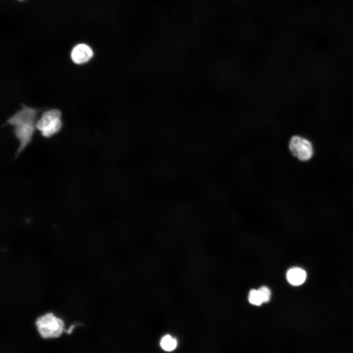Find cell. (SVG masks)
I'll list each match as a JSON object with an SVG mask.
<instances>
[{"label": "cell", "mask_w": 353, "mask_h": 353, "mask_svg": "<svg viewBox=\"0 0 353 353\" xmlns=\"http://www.w3.org/2000/svg\"><path fill=\"white\" fill-rule=\"evenodd\" d=\"M35 324L39 334L44 338L59 337L63 332L64 326L61 319L51 313L38 317Z\"/></svg>", "instance_id": "3957f363"}, {"label": "cell", "mask_w": 353, "mask_h": 353, "mask_svg": "<svg viewBox=\"0 0 353 353\" xmlns=\"http://www.w3.org/2000/svg\"><path fill=\"white\" fill-rule=\"evenodd\" d=\"M161 347L165 351H172L177 346L176 340L170 335L163 336L160 341Z\"/></svg>", "instance_id": "52a82bcc"}, {"label": "cell", "mask_w": 353, "mask_h": 353, "mask_svg": "<svg viewBox=\"0 0 353 353\" xmlns=\"http://www.w3.org/2000/svg\"><path fill=\"white\" fill-rule=\"evenodd\" d=\"M61 112L57 109H51L44 112L36 123V128L42 136L50 137L57 133L62 128Z\"/></svg>", "instance_id": "7a4b0ae2"}, {"label": "cell", "mask_w": 353, "mask_h": 353, "mask_svg": "<svg viewBox=\"0 0 353 353\" xmlns=\"http://www.w3.org/2000/svg\"><path fill=\"white\" fill-rule=\"evenodd\" d=\"M40 109L22 104V109L9 117L4 125L14 126L13 133L20 144L16 152L18 155L30 142L36 128V119Z\"/></svg>", "instance_id": "6da1fadb"}, {"label": "cell", "mask_w": 353, "mask_h": 353, "mask_svg": "<svg viewBox=\"0 0 353 353\" xmlns=\"http://www.w3.org/2000/svg\"><path fill=\"white\" fill-rule=\"evenodd\" d=\"M288 281L292 285L298 286L303 284L306 278V273L304 270L299 267L289 269L286 273Z\"/></svg>", "instance_id": "8992f818"}, {"label": "cell", "mask_w": 353, "mask_h": 353, "mask_svg": "<svg viewBox=\"0 0 353 353\" xmlns=\"http://www.w3.org/2000/svg\"><path fill=\"white\" fill-rule=\"evenodd\" d=\"M93 55L91 48L85 44L76 45L72 50L71 56L73 61L77 64L87 62Z\"/></svg>", "instance_id": "5b68a950"}, {"label": "cell", "mask_w": 353, "mask_h": 353, "mask_svg": "<svg viewBox=\"0 0 353 353\" xmlns=\"http://www.w3.org/2000/svg\"><path fill=\"white\" fill-rule=\"evenodd\" d=\"M248 299L251 303L256 305H259L263 303L258 290H251L249 294Z\"/></svg>", "instance_id": "ba28073f"}, {"label": "cell", "mask_w": 353, "mask_h": 353, "mask_svg": "<svg viewBox=\"0 0 353 353\" xmlns=\"http://www.w3.org/2000/svg\"><path fill=\"white\" fill-rule=\"evenodd\" d=\"M288 147L292 154L302 161L309 160L313 155V148L311 143L307 139L300 136L292 137Z\"/></svg>", "instance_id": "277c9868"}, {"label": "cell", "mask_w": 353, "mask_h": 353, "mask_svg": "<svg viewBox=\"0 0 353 353\" xmlns=\"http://www.w3.org/2000/svg\"><path fill=\"white\" fill-rule=\"evenodd\" d=\"M258 290L261 295L263 303L268 302L270 300L271 297V292L269 289L267 287L262 286Z\"/></svg>", "instance_id": "9c48e42d"}]
</instances>
